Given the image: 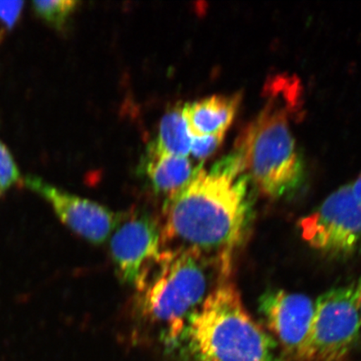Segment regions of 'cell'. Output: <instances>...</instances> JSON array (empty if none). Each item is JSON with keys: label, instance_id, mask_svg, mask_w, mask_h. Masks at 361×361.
I'll use <instances>...</instances> for the list:
<instances>
[{"label": "cell", "instance_id": "cell-6", "mask_svg": "<svg viewBox=\"0 0 361 361\" xmlns=\"http://www.w3.org/2000/svg\"><path fill=\"white\" fill-rule=\"evenodd\" d=\"M302 237L324 254L345 257L361 245V205L350 184L332 192L299 223Z\"/></svg>", "mask_w": 361, "mask_h": 361}, {"label": "cell", "instance_id": "cell-9", "mask_svg": "<svg viewBox=\"0 0 361 361\" xmlns=\"http://www.w3.org/2000/svg\"><path fill=\"white\" fill-rule=\"evenodd\" d=\"M24 183L51 204L63 224L94 245L110 238L118 223L120 215L96 202L63 191L39 178L27 177Z\"/></svg>", "mask_w": 361, "mask_h": 361}, {"label": "cell", "instance_id": "cell-19", "mask_svg": "<svg viewBox=\"0 0 361 361\" xmlns=\"http://www.w3.org/2000/svg\"><path fill=\"white\" fill-rule=\"evenodd\" d=\"M2 192H3L2 188H0V195H1Z\"/></svg>", "mask_w": 361, "mask_h": 361}, {"label": "cell", "instance_id": "cell-5", "mask_svg": "<svg viewBox=\"0 0 361 361\" xmlns=\"http://www.w3.org/2000/svg\"><path fill=\"white\" fill-rule=\"evenodd\" d=\"M360 328L354 287L323 293L315 302L307 361H345L358 341Z\"/></svg>", "mask_w": 361, "mask_h": 361}, {"label": "cell", "instance_id": "cell-16", "mask_svg": "<svg viewBox=\"0 0 361 361\" xmlns=\"http://www.w3.org/2000/svg\"><path fill=\"white\" fill-rule=\"evenodd\" d=\"M224 135H204L192 137L190 155L196 161H204L218 150L222 144Z\"/></svg>", "mask_w": 361, "mask_h": 361}, {"label": "cell", "instance_id": "cell-7", "mask_svg": "<svg viewBox=\"0 0 361 361\" xmlns=\"http://www.w3.org/2000/svg\"><path fill=\"white\" fill-rule=\"evenodd\" d=\"M162 250L161 225L152 216L139 212L119 216L110 236V251L121 281L137 286Z\"/></svg>", "mask_w": 361, "mask_h": 361}, {"label": "cell", "instance_id": "cell-14", "mask_svg": "<svg viewBox=\"0 0 361 361\" xmlns=\"http://www.w3.org/2000/svg\"><path fill=\"white\" fill-rule=\"evenodd\" d=\"M20 171L10 151L0 142V188L6 190L13 184L19 182Z\"/></svg>", "mask_w": 361, "mask_h": 361}, {"label": "cell", "instance_id": "cell-3", "mask_svg": "<svg viewBox=\"0 0 361 361\" xmlns=\"http://www.w3.org/2000/svg\"><path fill=\"white\" fill-rule=\"evenodd\" d=\"M215 274H228L195 252L164 250L135 287V314L144 324L159 329L170 343L177 342L188 320L200 308Z\"/></svg>", "mask_w": 361, "mask_h": 361}, {"label": "cell", "instance_id": "cell-2", "mask_svg": "<svg viewBox=\"0 0 361 361\" xmlns=\"http://www.w3.org/2000/svg\"><path fill=\"white\" fill-rule=\"evenodd\" d=\"M296 87L293 80L274 82L267 105L247 126L234 150L250 182L273 200L291 195L305 180L303 158L288 121L297 105Z\"/></svg>", "mask_w": 361, "mask_h": 361}, {"label": "cell", "instance_id": "cell-4", "mask_svg": "<svg viewBox=\"0 0 361 361\" xmlns=\"http://www.w3.org/2000/svg\"><path fill=\"white\" fill-rule=\"evenodd\" d=\"M178 341L197 361H283L276 343L248 314L229 283H219L207 295Z\"/></svg>", "mask_w": 361, "mask_h": 361}, {"label": "cell", "instance_id": "cell-12", "mask_svg": "<svg viewBox=\"0 0 361 361\" xmlns=\"http://www.w3.org/2000/svg\"><path fill=\"white\" fill-rule=\"evenodd\" d=\"M192 139L184 118L183 106H177L162 117L157 137L148 147L160 154L188 157Z\"/></svg>", "mask_w": 361, "mask_h": 361}, {"label": "cell", "instance_id": "cell-13", "mask_svg": "<svg viewBox=\"0 0 361 361\" xmlns=\"http://www.w3.org/2000/svg\"><path fill=\"white\" fill-rule=\"evenodd\" d=\"M79 4L73 0H47V1H34V11L42 20L58 30L64 28L67 20L74 13Z\"/></svg>", "mask_w": 361, "mask_h": 361}, {"label": "cell", "instance_id": "cell-11", "mask_svg": "<svg viewBox=\"0 0 361 361\" xmlns=\"http://www.w3.org/2000/svg\"><path fill=\"white\" fill-rule=\"evenodd\" d=\"M201 166L189 157L160 154L149 147L143 165L153 189L168 198L186 186Z\"/></svg>", "mask_w": 361, "mask_h": 361}, {"label": "cell", "instance_id": "cell-17", "mask_svg": "<svg viewBox=\"0 0 361 361\" xmlns=\"http://www.w3.org/2000/svg\"><path fill=\"white\" fill-rule=\"evenodd\" d=\"M350 186L356 200L361 205V174L355 179L353 183L350 184Z\"/></svg>", "mask_w": 361, "mask_h": 361}, {"label": "cell", "instance_id": "cell-15", "mask_svg": "<svg viewBox=\"0 0 361 361\" xmlns=\"http://www.w3.org/2000/svg\"><path fill=\"white\" fill-rule=\"evenodd\" d=\"M24 4L23 1H0V44L16 25Z\"/></svg>", "mask_w": 361, "mask_h": 361}, {"label": "cell", "instance_id": "cell-8", "mask_svg": "<svg viewBox=\"0 0 361 361\" xmlns=\"http://www.w3.org/2000/svg\"><path fill=\"white\" fill-rule=\"evenodd\" d=\"M315 303L303 293L278 288L265 291L259 300V312L277 336L286 353L307 361Z\"/></svg>", "mask_w": 361, "mask_h": 361}, {"label": "cell", "instance_id": "cell-18", "mask_svg": "<svg viewBox=\"0 0 361 361\" xmlns=\"http://www.w3.org/2000/svg\"><path fill=\"white\" fill-rule=\"evenodd\" d=\"M355 303L357 305L359 313L361 319V278L357 284L354 287Z\"/></svg>", "mask_w": 361, "mask_h": 361}, {"label": "cell", "instance_id": "cell-1", "mask_svg": "<svg viewBox=\"0 0 361 361\" xmlns=\"http://www.w3.org/2000/svg\"><path fill=\"white\" fill-rule=\"evenodd\" d=\"M250 183L236 152L209 171L201 166L165 203L160 224L164 250L195 252L230 274L250 223Z\"/></svg>", "mask_w": 361, "mask_h": 361}, {"label": "cell", "instance_id": "cell-10", "mask_svg": "<svg viewBox=\"0 0 361 361\" xmlns=\"http://www.w3.org/2000/svg\"><path fill=\"white\" fill-rule=\"evenodd\" d=\"M240 96H213L183 106L192 137L225 135L235 117Z\"/></svg>", "mask_w": 361, "mask_h": 361}]
</instances>
